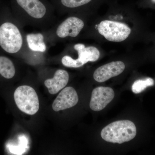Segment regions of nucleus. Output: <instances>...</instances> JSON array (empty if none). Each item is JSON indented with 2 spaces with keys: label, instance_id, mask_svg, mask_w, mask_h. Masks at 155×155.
<instances>
[{
  "label": "nucleus",
  "instance_id": "obj_14",
  "mask_svg": "<svg viewBox=\"0 0 155 155\" xmlns=\"http://www.w3.org/2000/svg\"><path fill=\"white\" fill-rule=\"evenodd\" d=\"M154 80L150 78L144 79H139L134 81L132 86V91L134 94H139L144 91L147 87L153 85Z\"/></svg>",
  "mask_w": 155,
  "mask_h": 155
},
{
  "label": "nucleus",
  "instance_id": "obj_5",
  "mask_svg": "<svg viewBox=\"0 0 155 155\" xmlns=\"http://www.w3.org/2000/svg\"><path fill=\"white\" fill-rule=\"evenodd\" d=\"M100 34L110 41L119 42L124 41L131 32L130 28L122 22L104 20L98 26Z\"/></svg>",
  "mask_w": 155,
  "mask_h": 155
},
{
  "label": "nucleus",
  "instance_id": "obj_11",
  "mask_svg": "<svg viewBox=\"0 0 155 155\" xmlns=\"http://www.w3.org/2000/svg\"><path fill=\"white\" fill-rule=\"evenodd\" d=\"M69 80L68 72L64 69H58L53 78L47 79L44 84L51 94H55L66 86Z\"/></svg>",
  "mask_w": 155,
  "mask_h": 155
},
{
  "label": "nucleus",
  "instance_id": "obj_7",
  "mask_svg": "<svg viewBox=\"0 0 155 155\" xmlns=\"http://www.w3.org/2000/svg\"><path fill=\"white\" fill-rule=\"evenodd\" d=\"M115 96L114 90L110 87H99L92 92L90 107L92 110L100 111L106 107Z\"/></svg>",
  "mask_w": 155,
  "mask_h": 155
},
{
  "label": "nucleus",
  "instance_id": "obj_9",
  "mask_svg": "<svg viewBox=\"0 0 155 155\" xmlns=\"http://www.w3.org/2000/svg\"><path fill=\"white\" fill-rule=\"evenodd\" d=\"M78 101V97L75 89L71 87L64 88L59 93L53 103L52 108L55 112L74 107Z\"/></svg>",
  "mask_w": 155,
  "mask_h": 155
},
{
  "label": "nucleus",
  "instance_id": "obj_3",
  "mask_svg": "<svg viewBox=\"0 0 155 155\" xmlns=\"http://www.w3.org/2000/svg\"><path fill=\"white\" fill-rule=\"evenodd\" d=\"M14 99L20 110L29 115L36 114L39 109V102L36 91L31 87L22 85L16 89Z\"/></svg>",
  "mask_w": 155,
  "mask_h": 155
},
{
  "label": "nucleus",
  "instance_id": "obj_15",
  "mask_svg": "<svg viewBox=\"0 0 155 155\" xmlns=\"http://www.w3.org/2000/svg\"><path fill=\"white\" fill-rule=\"evenodd\" d=\"M92 0H61L64 7L70 8H78L90 2Z\"/></svg>",
  "mask_w": 155,
  "mask_h": 155
},
{
  "label": "nucleus",
  "instance_id": "obj_2",
  "mask_svg": "<svg viewBox=\"0 0 155 155\" xmlns=\"http://www.w3.org/2000/svg\"><path fill=\"white\" fill-rule=\"evenodd\" d=\"M24 39L17 26L10 22H6L0 26V46L10 54H15L21 49Z\"/></svg>",
  "mask_w": 155,
  "mask_h": 155
},
{
  "label": "nucleus",
  "instance_id": "obj_6",
  "mask_svg": "<svg viewBox=\"0 0 155 155\" xmlns=\"http://www.w3.org/2000/svg\"><path fill=\"white\" fill-rule=\"evenodd\" d=\"M16 1L19 7L24 11L23 16L31 22H41L48 16L46 8L39 0Z\"/></svg>",
  "mask_w": 155,
  "mask_h": 155
},
{
  "label": "nucleus",
  "instance_id": "obj_1",
  "mask_svg": "<svg viewBox=\"0 0 155 155\" xmlns=\"http://www.w3.org/2000/svg\"><path fill=\"white\" fill-rule=\"evenodd\" d=\"M136 134L135 125L127 120L112 122L104 127L101 132L103 140L108 142L119 144L130 141L135 137Z\"/></svg>",
  "mask_w": 155,
  "mask_h": 155
},
{
  "label": "nucleus",
  "instance_id": "obj_4",
  "mask_svg": "<svg viewBox=\"0 0 155 155\" xmlns=\"http://www.w3.org/2000/svg\"><path fill=\"white\" fill-rule=\"evenodd\" d=\"M74 49L78 54V58L74 59L69 56H65L62 58L61 62L65 67L71 68H79L88 62H95L100 58L99 51L93 46L85 47L82 44L75 45Z\"/></svg>",
  "mask_w": 155,
  "mask_h": 155
},
{
  "label": "nucleus",
  "instance_id": "obj_12",
  "mask_svg": "<svg viewBox=\"0 0 155 155\" xmlns=\"http://www.w3.org/2000/svg\"><path fill=\"white\" fill-rule=\"evenodd\" d=\"M26 40L28 48L33 51L45 52L46 50L44 36L41 33L28 34Z\"/></svg>",
  "mask_w": 155,
  "mask_h": 155
},
{
  "label": "nucleus",
  "instance_id": "obj_8",
  "mask_svg": "<svg viewBox=\"0 0 155 155\" xmlns=\"http://www.w3.org/2000/svg\"><path fill=\"white\" fill-rule=\"evenodd\" d=\"M84 25L83 20L78 17H68L58 25L56 29V35L61 38L75 37L82 30Z\"/></svg>",
  "mask_w": 155,
  "mask_h": 155
},
{
  "label": "nucleus",
  "instance_id": "obj_10",
  "mask_svg": "<svg viewBox=\"0 0 155 155\" xmlns=\"http://www.w3.org/2000/svg\"><path fill=\"white\" fill-rule=\"evenodd\" d=\"M125 69V65L122 61L112 62L98 68L94 73V80L104 82L121 74Z\"/></svg>",
  "mask_w": 155,
  "mask_h": 155
},
{
  "label": "nucleus",
  "instance_id": "obj_16",
  "mask_svg": "<svg viewBox=\"0 0 155 155\" xmlns=\"http://www.w3.org/2000/svg\"><path fill=\"white\" fill-rule=\"evenodd\" d=\"M151 1L152 2L155 4V0H151Z\"/></svg>",
  "mask_w": 155,
  "mask_h": 155
},
{
  "label": "nucleus",
  "instance_id": "obj_13",
  "mask_svg": "<svg viewBox=\"0 0 155 155\" xmlns=\"http://www.w3.org/2000/svg\"><path fill=\"white\" fill-rule=\"evenodd\" d=\"M15 72L12 61L7 57L0 56V74L5 78L11 79L14 77Z\"/></svg>",
  "mask_w": 155,
  "mask_h": 155
}]
</instances>
